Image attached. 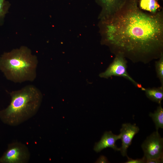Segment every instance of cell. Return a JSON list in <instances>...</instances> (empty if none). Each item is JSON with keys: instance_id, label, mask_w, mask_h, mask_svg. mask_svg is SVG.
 <instances>
[{"instance_id": "cell-14", "label": "cell", "mask_w": 163, "mask_h": 163, "mask_svg": "<svg viewBox=\"0 0 163 163\" xmlns=\"http://www.w3.org/2000/svg\"><path fill=\"white\" fill-rule=\"evenodd\" d=\"M155 62V68L157 77L161 83V86L163 87V54Z\"/></svg>"}, {"instance_id": "cell-8", "label": "cell", "mask_w": 163, "mask_h": 163, "mask_svg": "<svg viewBox=\"0 0 163 163\" xmlns=\"http://www.w3.org/2000/svg\"><path fill=\"white\" fill-rule=\"evenodd\" d=\"M126 0H95L101 8L99 19L102 20L113 15L124 4Z\"/></svg>"}, {"instance_id": "cell-6", "label": "cell", "mask_w": 163, "mask_h": 163, "mask_svg": "<svg viewBox=\"0 0 163 163\" xmlns=\"http://www.w3.org/2000/svg\"><path fill=\"white\" fill-rule=\"evenodd\" d=\"M127 61L121 54L115 55L113 62L104 72L101 73V78H108L112 76L123 77L130 81L136 87L141 88L142 85L134 80L128 73L126 69Z\"/></svg>"}, {"instance_id": "cell-15", "label": "cell", "mask_w": 163, "mask_h": 163, "mask_svg": "<svg viewBox=\"0 0 163 163\" xmlns=\"http://www.w3.org/2000/svg\"><path fill=\"white\" fill-rule=\"evenodd\" d=\"M127 156L128 160L125 162V163H144L145 162V159L144 157L140 159H133Z\"/></svg>"}, {"instance_id": "cell-12", "label": "cell", "mask_w": 163, "mask_h": 163, "mask_svg": "<svg viewBox=\"0 0 163 163\" xmlns=\"http://www.w3.org/2000/svg\"><path fill=\"white\" fill-rule=\"evenodd\" d=\"M149 116L155 123L156 131H158L159 128H163V109L161 104L154 113H149Z\"/></svg>"}, {"instance_id": "cell-5", "label": "cell", "mask_w": 163, "mask_h": 163, "mask_svg": "<svg viewBox=\"0 0 163 163\" xmlns=\"http://www.w3.org/2000/svg\"><path fill=\"white\" fill-rule=\"evenodd\" d=\"M141 147L145 159L163 160V138L158 131L154 132L147 137Z\"/></svg>"}, {"instance_id": "cell-9", "label": "cell", "mask_w": 163, "mask_h": 163, "mask_svg": "<svg viewBox=\"0 0 163 163\" xmlns=\"http://www.w3.org/2000/svg\"><path fill=\"white\" fill-rule=\"evenodd\" d=\"M120 139V134L117 135L113 134L111 131H106L100 141L95 143L94 150L98 153L105 148H110L115 151H120V148L117 147L115 143L117 140Z\"/></svg>"}, {"instance_id": "cell-2", "label": "cell", "mask_w": 163, "mask_h": 163, "mask_svg": "<svg viewBox=\"0 0 163 163\" xmlns=\"http://www.w3.org/2000/svg\"><path fill=\"white\" fill-rule=\"evenodd\" d=\"M11 97L9 105L0 111V118L11 126L19 125L35 115L38 112L43 98L42 93L34 85L9 92Z\"/></svg>"}, {"instance_id": "cell-11", "label": "cell", "mask_w": 163, "mask_h": 163, "mask_svg": "<svg viewBox=\"0 0 163 163\" xmlns=\"http://www.w3.org/2000/svg\"><path fill=\"white\" fill-rule=\"evenodd\" d=\"M138 6L141 10L153 14L160 10L157 0H139Z\"/></svg>"}, {"instance_id": "cell-17", "label": "cell", "mask_w": 163, "mask_h": 163, "mask_svg": "<svg viewBox=\"0 0 163 163\" xmlns=\"http://www.w3.org/2000/svg\"><path fill=\"white\" fill-rule=\"evenodd\" d=\"M163 160L155 159H145V163H160L163 162Z\"/></svg>"}, {"instance_id": "cell-1", "label": "cell", "mask_w": 163, "mask_h": 163, "mask_svg": "<svg viewBox=\"0 0 163 163\" xmlns=\"http://www.w3.org/2000/svg\"><path fill=\"white\" fill-rule=\"evenodd\" d=\"M138 1L126 0L113 14L100 20L101 43L115 55L147 64L163 54V12L145 11Z\"/></svg>"}, {"instance_id": "cell-13", "label": "cell", "mask_w": 163, "mask_h": 163, "mask_svg": "<svg viewBox=\"0 0 163 163\" xmlns=\"http://www.w3.org/2000/svg\"><path fill=\"white\" fill-rule=\"evenodd\" d=\"M10 5L8 0H0V25L4 23L5 18L8 13Z\"/></svg>"}, {"instance_id": "cell-16", "label": "cell", "mask_w": 163, "mask_h": 163, "mask_svg": "<svg viewBox=\"0 0 163 163\" xmlns=\"http://www.w3.org/2000/svg\"><path fill=\"white\" fill-rule=\"evenodd\" d=\"M96 162L108 163V161L106 157L104 156H101L98 158Z\"/></svg>"}, {"instance_id": "cell-3", "label": "cell", "mask_w": 163, "mask_h": 163, "mask_svg": "<svg viewBox=\"0 0 163 163\" xmlns=\"http://www.w3.org/2000/svg\"><path fill=\"white\" fill-rule=\"evenodd\" d=\"M38 64L37 56L25 46L4 52L0 57V70L7 79L15 83L34 81Z\"/></svg>"}, {"instance_id": "cell-4", "label": "cell", "mask_w": 163, "mask_h": 163, "mask_svg": "<svg viewBox=\"0 0 163 163\" xmlns=\"http://www.w3.org/2000/svg\"><path fill=\"white\" fill-rule=\"evenodd\" d=\"M30 157V152L25 145L14 142L8 145L7 150L0 158V163H26Z\"/></svg>"}, {"instance_id": "cell-10", "label": "cell", "mask_w": 163, "mask_h": 163, "mask_svg": "<svg viewBox=\"0 0 163 163\" xmlns=\"http://www.w3.org/2000/svg\"><path fill=\"white\" fill-rule=\"evenodd\" d=\"M142 90L145 91L146 97L152 101L160 104L163 99V87L146 88L142 87Z\"/></svg>"}, {"instance_id": "cell-7", "label": "cell", "mask_w": 163, "mask_h": 163, "mask_svg": "<svg viewBox=\"0 0 163 163\" xmlns=\"http://www.w3.org/2000/svg\"><path fill=\"white\" fill-rule=\"evenodd\" d=\"M139 130V128L136 124H132L130 123H125L122 125L120 133L122 140V146L120 148V151L123 156H127V149L131 145L134 136L138 133Z\"/></svg>"}]
</instances>
